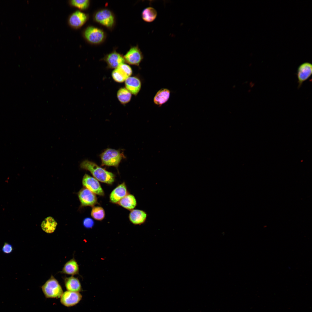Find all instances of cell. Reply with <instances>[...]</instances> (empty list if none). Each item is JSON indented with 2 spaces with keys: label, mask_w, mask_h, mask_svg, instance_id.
<instances>
[{
  "label": "cell",
  "mask_w": 312,
  "mask_h": 312,
  "mask_svg": "<svg viewBox=\"0 0 312 312\" xmlns=\"http://www.w3.org/2000/svg\"><path fill=\"white\" fill-rule=\"evenodd\" d=\"M41 289L45 297L48 298H60L63 292L59 282L53 276L42 286Z\"/></svg>",
  "instance_id": "277c9868"
},
{
  "label": "cell",
  "mask_w": 312,
  "mask_h": 312,
  "mask_svg": "<svg viewBox=\"0 0 312 312\" xmlns=\"http://www.w3.org/2000/svg\"><path fill=\"white\" fill-rule=\"evenodd\" d=\"M92 17L95 22L109 30H112L115 25V15L113 12L108 9L97 10L93 13Z\"/></svg>",
  "instance_id": "7a4b0ae2"
},
{
  "label": "cell",
  "mask_w": 312,
  "mask_h": 312,
  "mask_svg": "<svg viewBox=\"0 0 312 312\" xmlns=\"http://www.w3.org/2000/svg\"><path fill=\"white\" fill-rule=\"evenodd\" d=\"M83 35L88 43L94 45L102 43L106 38V33L102 29L92 25L87 27L83 31Z\"/></svg>",
  "instance_id": "3957f363"
},
{
  "label": "cell",
  "mask_w": 312,
  "mask_h": 312,
  "mask_svg": "<svg viewBox=\"0 0 312 312\" xmlns=\"http://www.w3.org/2000/svg\"><path fill=\"white\" fill-rule=\"evenodd\" d=\"M170 95V91L167 89L162 88L159 90L155 95L153 101L157 105H161L166 103L169 99Z\"/></svg>",
  "instance_id": "d6986e66"
},
{
  "label": "cell",
  "mask_w": 312,
  "mask_h": 312,
  "mask_svg": "<svg viewBox=\"0 0 312 312\" xmlns=\"http://www.w3.org/2000/svg\"><path fill=\"white\" fill-rule=\"evenodd\" d=\"M79 272V265L74 259H70L65 263L62 271V273L73 276L78 274Z\"/></svg>",
  "instance_id": "ffe728a7"
},
{
  "label": "cell",
  "mask_w": 312,
  "mask_h": 312,
  "mask_svg": "<svg viewBox=\"0 0 312 312\" xmlns=\"http://www.w3.org/2000/svg\"><path fill=\"white\" fill-rule=\"evenodd\" d=\"M124 56L125 62L133 65L139 66L144 56L138 45L131 46Z\"/></svg>",
  "instance_id": "8992f818"
},
{
  "label": "cell",
  "mask_w": 312,
  "mask_h": 312,
  "mask_svg": "<svg viewBox=\"0 0 312 312\" xmlns=\"http://www.w3.org/2000/svg\"><path fill=\"white\" fill-rule=\"evenodd\" d=\"M82 169L89 171L94 178L98 181L112 184L115 180V176L112 172L98 166L96 163L88 160L82 161L80 164Z\"/></svg>",
  "instance_id": "6da1fadb"
},
{
  "label": "cell",
  "mask_w": 312,
  "mask_h": 312,
  "mask_svg": "<svg viewBox=\"0 0 312 312\" xmlns=\"http://www.w3.org/2000/svg\"><path fill=\"white\" fill-rule=\"evenodd\" d=\"M78 196L82 206L93 207L97 203L96 194L85 187L80 190Z\"/></svg>",
  "instance_id": "8fae6325"
},
{
  "label": "cell",
  "mask_w": 312,
  "mask_h": 312,
  "mask_svg": "<svg viewBox=\"0 0 312 312\" xmlns=\"http://www.w3.org/2000/svg\"><path fill=\"white\" fill-rule=\"evenodd\" d=\"M91 215L94 219L101 221L103 219L105 216L104 209L100 206H93L92 209Z\"/></svg>",
  "instance_id": "cb8c5ba5"
},
{
  "label": "cell",
  "mask_w": 312,
  "mask_h": 312,
  "mask_svg": "<svg viewBox=\"0 0 312 312\" xmlns=\"http://www.w3.org/2000/svg\"><path fill=\"white\" fill-rule=\"evenodd\" d=\"M57 225V222L53 218L48 217L42 222L41 226L42 229L44 232L51 233L55 230Z\"/></svg>",
  "instance_id": "7402d4cb"
},
{
  "label": "cell",
  "mask_w": 312,
  "mask_h": 312,
  "mask_svg": "<svg viewBox=\"0 0 312 312\" xmlns=\"http://www.w3.org/2000/svg\"><path fill=\"white\" fill-rule=\"evenodd\" d=\"M88 18L89 15L88 14L77 10L70 15L68 19V22L72 27L78 28L83 25Z\"/></svg>",
  "instance_id": "4fadbf2b"
},
{
  "label": "cell",
  "mask_w": 312,
  "mask_h": 312,
  "mask_svg": "<svg viewBox=\"0 0 312 312\" xmlns=\"http://www.w3.org/2000/svg\"><path fill=\"white\" fill-rule=\"evenodd\" d=\"M65 286L68 291L79 292L82 291L81 284L78 278L73 276L64 279Z\"/></svg>",
  "instance_id": "e0dca14e"
},
{
  "label": "cell",
  "mask_w": 312,
  "mask_h": 312,
  "mask_svg": "<svg viewBox=\"0 0 312 312\" xmlns=\"http://www.w3.org/2000/svg\"><path fill=\"white\" fill-rule=\"evenodd\" d=\"M128 194L125 183L123 182L115 188L109 196L110 202L113 203L117 204L119 201Z\"/></svg>",
  "instance_id": "5bb4252c"
},
{
  "label": "cell",
  "mask_w": 312,
  "mask_h": 312,
  "mask_svg": "<svg viewBox=\"0 0 312 312\" xmlns=\"http://www.w3.org/2000/svg\"><path fill=\"white\" fill-rule=\"evenodd\" d=\"M70 3L72 5L79 9L85 10L89 8L90 1L89 0H73Z\"/></svg>",
  "instance_id": "d4e9b609"
},
{
  "label": "cell",
  "mask_w": 312,
  "mask_h": 312,
  "mask_svg": "<svg viewBox=\"0 0 312 312\" xmlns=\"http://www.w3.org/2000/svg\"><path fill=\"white\" fill-rule=\"evenodd\" d=\"M2 250L4 253L9 254L12 252L13 248L12 245L7 242H5L2 246Z\"/></svg>",
  "instance_id": "484cf974"
},
{
  "label": "cell",
  "mask_w": 312,
  "mask_h": 312,
  "mask_svg": "<svg viewBox=\"0 0 312 312\" xmlns=\"http://www.w3.org/2000/svg\"><path fill=\"white\" fill-rule=\"evenodd\" d=\"M101 60L105 62L110 69H114L125 62L124 56L115 49L105 55Z\"/></svg>",
  "instance_id": "52a82bcc"
},
{
  "label": "cell",
  "mask_w": 312,
  "mask_h": 312,
  "mask_svg": "<svg viewBox=\"0 0 312 312\" xmlns=\"http://www.w3.org/2000/svg\"><path fill=\"white\" fill-rule=\"evenodd\" d=\"M132 73V70L130 66L123 63L114 69L112 73V76L115 81L121 83L130 77Z\"/></svg>",
  "instance_id": "ba28073f"
},
{
  "label": "cell",
  "mask_w": 312,
  "mask_h": 312,
  "mask_svg": "<svg viewBox=\"0 0 312 312\" xmlns=\"http://www.w3.org/2000/svg\"><path fill=\"white\" fill-rule=\"evenodd\" d=\"M124 157L122 153L120 150L107 148L100 155L101 165L117 167Z\"/></svg>",
  "instance_id": "5b68a950"
},
{
  "label": "cell",
  "mask_w": 312,
  "mask_h": 312,
  "mask_svg": "<svg viewBox=\"0 0 312 312\" xmlns=\"http://www.w3.org/2000/svg\"><path fill=\"white\" fill-rule=\"evenodd\" d=\"M125 88L130 93L137 95L140 90L141 83L140 80L135 76L129 77L125 81Z\"/></svg>",
  "instance_id": "9a60e30c"
},
{
  "label": "cell",
  "mask_w": 312,
  "mask_h": 312,
  "mask_svg": "<svg viewBox=\"0 0 312 312\" xmlns=\"http://www.w3.org/2000/svg\"><path fill=\"white\" fill-rule=\"evenodd\" d=\"M82 295L79 292L67 290L63 292L60 297V302L63 305L73 307L78 304L81 300Z\"/></svg>",
  "instance_id": "30bf717a"
},
{
  "label": "cell",
  "mask_w": 312,
  "mask_h": 312,
  "mask_svg": "<svg viewBox=\"0 0 312 312\" xmlns=\"http://www.w3.org/2000/svg\"><path fill=\"white\" fill-rule=\"evenodd\" d=\"M157 13L156 10L151 7H147L143 10L141 16L143 20L147 23H151L156 19Z\"/></svg>",
  "instance_id": "44dd1931"
},
{
  "label": "cell",
  "mask_w": 312,
  "mask_h": 312,
  "mask_svg": "<svg viewBox=\"0 0 312 312\" xmlns=\"http://www.w3.org/2000/svg\"><path fill=\"white\" fill-rule=\"evenodd\" d=\"M82 183L85 187L95 194L102 196H104V192L100 183L94 178L85 174L83 177Z\"/></svg>",
  "instance_id": "9c48e42d"
},
{
  "label": "cell",
  "mask_w": 312,
  "mask_h": 312,
  "mask_svg": "<svg viewBox=\"0 0 312 312\" xmlns=\"http://www.w3.org/2000/svg\"><path fill=\"white\" fill-rule=\"evenodd\" d=\"M83 223L84 226L88 229L92 228L94 225L93 219L89 217L85 218L83 220Z\"/></svg>",
  "instance_id": "4316f807"
},
{
  "label": "cell",
  "mask_w": 312,
  "mask_h": 312,
  "mask_svg": "<svg viewBox=\"0 0 312 312\" xmlns=\"http://www.w3.org/2000/svg\"><path fill=\"white\" fill-rule=\"evenodd\" d=\"M148 215L144 211L138 209L131 210L129 215L130 221L135 225H141L145 222Z\"/></svg>",
  "instance_id": "2e32d148"
},
{
  "label": "cell",
  "mask_w": 312,
  "mask_h": 312,
  "mask_svg": "<svg viewBox=\"0 0 312 312\" xmlns=\"http://www.w3.org/2000/svg\"><path fill=\"white\" fill-rule=\"evenodd\" d=\"M117 96L120 103L125 105L130 101L131 94L125 88H121L118 90Z\"/></svg>",
  "instance_id": "603a6c76"
},
{
  "label": "cell",
  "mask_w": 312,
  "mask_h": 312,
  "mask_svg": "<svg viewBox=\"0 0 312 312\" xmlns=\"http://www.w3.org/2000/svg\"><path fill=\"white\" fill-rule=\"evenodd\" d=\"M117 204L124 208L131 210L133 209L137 206V202L133 195L128 194L120 200Z\"/></svg>",
  "instance_id": "ac0fdd59"
},
{
  "label": "cell",
  "mask_w": 312,
  "mask_h": 312,
  "mask_svg": "<svg viewBox=\"0 0 312 312\" xmlns=\"http://www.w3.org/2000/svg\"><path fill=\"white\" fill-rule=\"evenodd\" d=\"M312 74V64L309 62L301 64L298 67L297 73L298 88H300L304 82L308 79Z\"/></svg>",
  "instance_id": "7c38bea8"
}]
</instances>
